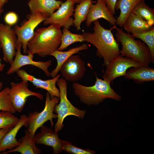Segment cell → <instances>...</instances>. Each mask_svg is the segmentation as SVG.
<instances>
[{
    "label": "cell",
    "instance_id": "6da1fadb",
    "mask_svg": "<svg viewBox=\"0 0 154 154\" xmlns=\"http://www.w3.org/2000/svg\"><path fill=\"white\" fill-rule=\"evenodd\" d=\"M93 33H82L85 41L94 45L97 49L96 55L104 59V65L107 66L116 57L120 54L119 44L114 37L111 30L106 29L98 20L94 21Z\"/></svg>",
    "mask_w": 154,
    "mask_h": 154
},
{
    "label": "cell",
    "instance_id": "7a4b0ae2",
    "mask_svg": "<svg viewBox=\"0 0 154 154\" xmlns=\"http://www.w3.org/2000/svg\"><path fill=\"white\" fill-rule=\"evenodd\" d=\"M61 27L59 25L52 24L47 27L37 29L28 43L27 53L45 57L57 50L61 43Z\"/></svg>",
    "mask_w": 154,
    "mask_h": 154
},
{
    "label": "cell",
    "instance_id": "3957f363",
    "mask_svg": "<svg viewBox=\"0 0 154 154\" xmlns=\"http://www.w3.org/2000/svg\"><path fill=\"white\" fill-rule=\"evenodd\" d=\"M95 74L96 81L92 86H86L76 82L72 84L74 94L82 103L90 106L97 105L108 98L116 101L121 99V97L112 88L110 84Z\"/></svg>",
    "mask_w": 154,
    "mask_h": 154
},
{
    "label": "cell",
    "instance_id": "277c9868",
    "mask_svg": "<svg viewBox=\"0 0 154 154\" xmlns=\"http://www.w3.org/2000/svg\"><path fill=\"white\" fill-rule=\"evenodd\" d=\"M116 40L121 43L122 48L120 50L121 56L130 58L145 66L152 62L149 47L140 40H135L131 34L126 33L116 27Z\"/></svg>",
    "mask_w": 154,
    "mask_h": 154
},
{
    "label": "cell",
    "instance_id": "5b68a950",
    "mask_svg": "<svg viewBox=\"0 0 154 154\" xmlns=\"http://www.w3.org/2000/svg\"><path fill=\"white\" fill-rule=\"evenodd\" d=\"M56 83L59 88L60 97L59 103L56 104L54 110V112L57 115L54 131L58 133L64 126L63 121L66 117L73 115L83 119L86 112L85 110H80L74 106L68 99L67 96V83L65 79L59 78Z\"/></svg>",
    "mask_w": 154,
    "mask_h": 154
},
{
    "label": "cell",
    "instance_id": "8992f818",
    "mask_svg": "<svg viewBox=\"0 0 154 154\" xmlns=\"http://www.w3.org/2000/svg\"><path fill=\"white\" fill-rule=\"evenodd\" d=\"M59 100L60 98L56 97L51 98L50 94L47 92L45 106L43 110L40 112H34L29 114L24 126L27 128L32 137H34L37 130L48 120L50 121L52 128L54 124L53 119H56L57 117V114L54 113V108Z\"/></svg>",
    "mask_w": 154,
    "mask_h": 154
},
{
    "label": "cell",
    "instance_id": "52a82bcc",
    "mask_svg": "<svg viewBox=\"0 0 154 154\" xmlns=\"http://www.w3.org/2000/svg\"><path fill=\"white\" fill-rule=\"evenodd\" d=\"M46 18L40 13L31 14L22 25H16L14 27L13 29L17 37V43L21 44L24 53H27L28 43L33 37L35 29Z\"/></svg>",
    "mask_w": 154,
    "mask_h": 154
},
{
    "label": "cell",
    "instance_id": "ba28073f",
    "mask_svg": "<svg viewBox=\"0 0 154 154\" xmlns=\"http://www.w3.org/2000/svg\"><path fill=\"white\" fill-rule=\"evenodd\" d=\"M142 66H144L132 59L119 54L106 66L102 77L104 80L110 84L116 78L124 76L128 69Z\"/></svg>",
    "mask_w": 154,
    "mask_h": 154
},
{
    "label": "cell",
    "instance_id": "9c48e42d",
    "mask_svg": "<svg viewBox=\"0 0 154 154\" xmlns=\"http://www.w3.org/2000/svg\"><path fill=\"white\" fill-rule=\"evenodd\" d=\"M28 81L25 80L19 83H11L9 94L13 107L15 111L21 112L25 106L27 98L35 96L42 100L43 96L40 93L32 91L28 87Z\"/></svg>",
    "mask_w": 154,
    "mask_h": 154
},
{
    "label": "cell",
    "instance_id": "30bf717a",
    "mask_svg": "<svg viewBox=\"0 0 154 154\" xmlns=\"http://www.w3.org/2000/svg\"><path fill=\"white\" fill-rule=\"evenodd\" d=\"M16 44V51L15 58L6 72L7 75L16 72L24 66L30 65L42 70L47 76H50V72L48 71V68L52 64L51 60L46 61H35L33 60V54L30 53H28L27 55L23 54L21 52V48L22 46L21 44L17 42Z\"/></svg>",
    "mask_w": 154,
    "mask_h": 154
},
{
    "label": "cell",
    "instance_id": "8fae6325",
    "mask_svg": "<svg viewBox=\"0 0 154 154\" xmlns=\"http://www.w3.org/2000/svg\"><path fill=\"white\" fill-rule=\"evenodd\" d=\"M17 37L13 29L7 24H0V42L5 61L11 64L16 53Z\"/></svg>",
    "mask_w": 154,
    "mask_h": 154
},
{
    "label": "cell",
    "instance_id": "7c38bea8",
    "mask_svg": "<svg viewBox=\"0 0 154 154\" xmlns=\"http://www.w3.org/2000/svg\"><path fill=\"white\" fill-rule=\"evenodd\" d=\"M85 63L78 55H72L61 66L60 71L62 77L71 82L83 78L86 72Z\"/></svg>",
    "mask_w": 154,
    "mask_h": 154
},
{
    "label": "cell",
    "instance_id": "4fadbf2b",
    "mask_svg": "<svg viewBox=\"0 0 154 154\" xmlns=\"http://www.w3.org/2000/svg\"><path fill=\"white\" fill-rule=\"evenodd\" d=\"M75 3L73 0H66L62 2L56 12L46 19L44 25L57 24L69 30L74 25V19L71 17L74 11Z\"/></svg>",
    "mask_w": 154,
    "mask_h": 154
},
{
    "label": "cell",
    "instance_id": "5bb4252c",
    "mask_svg": "<svg viewBox=\"0 0 154 154\" xmlns=\"http://www.w3.org/2000/svg\"><path fill=\"white\" fill-rule=\"evenodd\" d=\"M16 73L22 80L31 82L35 86L36 88H40L46 90L50 95L51 98L55 96L60 98V91L56 88V84L61 76L60 74H57L52 79L44 80L30 74L23 69H20Z\"/></svg>",
    "mask_w": 154,
    "mask_h": 154
},
{
    "label": "cell",
    "instance_id": "9a60e30c",
    "mask_svg": "<svg viewBox=\"0 0 154 154\" xmlns=\"http://www.w3.org/2000/svg\"><path fill=\"white\" fill-rule=\"evenodd\" d=\"M40 127V132L35 135L36 144L52 147L54 154L61 153L63 151V140L59 138L58 133L43 125Z\"/></svg>",
    "mask_w": 154,
    "mask_h": 154
},
{
    "label": "cell",
    "instance_id": "2e32d148",
    "mask_svg": "<svg viewBox=\"0 0 154 154\" xmlns=\"http://www.w3.org/2000/svg\"><path fill=\"white\" fill-rule=\"evenodd\" d=\"M100 18L107 21L113 27H116V19L108 8L105 0H97L91 6L86 21V26L89 27L91 23Z\"/></svg>",
    "mask_w": 154,
    "mask_h": 154
},
{
    "label": "cell",
    "instance_id": "e0dca14e",
    "mask_svg": "<svg viewBox=\"0 0 154 154\" xmlns=\"http://www.w3.org/2000/svg\"><path fill=\"white\" fill-rule=\"evenodd\" d=\"M62 3L57 0H29L27 5L31 14L40 13L47 18L58 9Z\"/></svg>",
    "mask_w": 154,
    "mask_h": 154
},
{
    "label": "cell",
    "instance_id": "ac0fdd59",
    "mask_svg": "<svg viewBox=\"0 0 154 154\" xmlns=\"http://www.w3.org/2000/svg\"><path fill=\"white\" fill-rule=\"evenodd\" d=\"M27 117L25 114L21 115L17 124L3 137L0 141V153L7 150L12 149L19 145L20 141L16 137L19 130L24 126Z\"/></svg>",
    "mask_w": 154,
    "mask_h": 154
},
{
    "label": "cell",
    "instance_id": "d6986e66",
    "mask_svg": "<svg viewBox=\"0 0 154 154\" xmlns=\"http://www.w3.org/2000/svg\"><path fill=\"white\" fill-rule=\"evenodd\" d=\"M123 27L124 30L132 35L147 31L154 27L148 21L132 13L128 16Z\"/></svg>",
    "mask_w": 154,
    "mask_h": 154
},
{
    "label": "cell",
    "instance_id": "ffe728a7",
    "mask_svg": "<svg viewBox=\"0 0 154 154\" xmlns=\"http://www.w3.org/2000/svg\"><path fill=\"white\" fill-rule=\"evenodd\" d=\"M19 145L14 148L1 154L18 152L21 154H40L41 150L36 146L34 137H32L27 129L25 131V135L19 140Z\"/></svg>",
    "mask_w": 154,
    "mask_h": 154
},
{
    "label": "cell",
    "instance_id": "44dd1931",
    "mask_svg": "<svg viewBox=\"0 0 154 154\" xmlns=\"http://www.w3.org/2000/svg\"><path fill=\"white\" fill-rule=\"evenodd\" d=\"M124 76L138 84L154 81V68L145 66L131 67Z\"/></svg>",
    "mask_w": 154,
    "mask_h": 154
},
{
    "label": "cell",
    "instance_id": "7402d4cb",
    "mask_svg": "<svg viewBox=\"0 0 154 154\" xmlns=\"http://www.w3.org/2000/svg\"><path fill=\"white\" fill-rule=\"evenodd\" d=\"M88 48V45L84 43L79 46L70 48L67 51L56 50L53 52L50 55L55 57L57 61V64L55 69L50 72V76L52 78L55 77L60 71L62 64L70 56L80 51L87 50Z\"/></svg>",
    "mask_w": 154,
    "mask_h": 154
},
{
    "label": "cell",
    "instance_id": "603a6c76",
    "mask_svg": "<svg viewBox=\"0 0 154 154\" xmlns=\"http://www.w3.org/2000/svg\"><path fill=\"white\" fill-rule=\"evenodd\" d=\"M145 0H118L116 2L115 10H120V14L116 19V25L122 27L128 16L134 7Z\"/></svg>",
    "mask_w": 154,
    "mask_h": 154
},
{
    "label": "cell",
    "instance_id": "cb8c5ba5",
    "mask_svg": "<svg viewBox=\"0 0 154 154\" xmlns=\"http://www.w3.org/2000/svg\"><path fill=\"white\" fill-rule=\"evenodd\" d=\"M96 1L84 0L76 5L73 15L74 18V25L76 28L77 31L81 29V23L86 20L91 6Z\"/></svg>",
    "mask_w": 154,
    "mask_h": 154
},
{
    "label": "cell",
    "instance_id": "d4e9b609",
    "mask_svg": "<svg viewBox=\"0 0 154 154\" xmlns=\"http://www.w3.org/2000/svg\"><path fill=\"white\" fill-rule=\"evenodd\" d=\"M61 43L57 50L62 51L74 43L85 41L84 36L82 34L71 33L67 29L64 28L62 30Z\"/></svg>",
    "mask_w": 154,
    "mask_h": 154
},
{
    "label": "cell",
    "instance_id": "484cf974",
    "mask_svg": "<svg viewBox=\"0 0 154 154\" xmlns=\"http://www.w3.org/2000/svg\"><path fill=\"white\" fill-rule=\"evenodd\" d=\"M131 13L140 16L154 26V10L147 5L145 1L138 3L134 7Z\"/></svg>",
    "mask_w": 154,
    "mask_h": 154
},
{
    "label": "cell",
    "instance_id": "4316f807",
    "mask_svg": "<svg viewBox=\"0 0 154 154\" xmlns=\"http://www.w3.org/2000/svg\"><path fill=\"white\" fill-rule=\"evenodd\" d=\"M134 38L139 39L149 47L151 56L152 63H154V27L147 31L132 35Z\"/></svg>",
    "mask_w": 154,
    "mask_h": 154
},
{
    "label": "cell",
    "instance_id": "83f0119b",
    "mask_svg": "<svg viewBox=\"0 0 154 154\" xmlns=\"http://www.w3.org/2000/svg\"><path fill=\"white\" fill-rule=\"evenodd\" d=\"M8 111H0V129L12 128L18 123L19 119Z\"/></svg>",
    "mask_w": 154,
    "mask_h": 154
},
{
    "label": "cell",
    "instance_id": "f1b7e54d",
    "mask_svg": "<svg viewBox=\"0 0 154 154\" xmlns=\"http://www.w3.org/2000/svg\"><path fill=\"white\" fill-rule=\"evenodd\" d=\"M10 88L6 87L0 91V111H8L13 114L15 112L9 94Z\"/></svg>",
    "mask_w": 154,
    "mask_h": 154
},
{
    "label": "cell",
    "instance_id": "f546056e",
    "mask_svg": "<svg viewBox=\"0 0 154 154\" xmlns=\"http://www.w3.org/2000/svg\"><path fill=\"white\" fill-rule=\"evenodd\" d=\"M63 150L66 153L73 154H94L95 151L89 149H83L73 145L72 143L63 140Z\"/></svg>",
    "mask_w": 154,
    "mask_h": 154
},
{
    "label": "cell",
    "instance_id": "4dcf8cb0",
    "mask_svg": "<svg viewBox=\"0 0 154 154\" xmlns=\"http://www.w3.org/2000/svg\"><path fill=\"white\" fill-rule=\"evenodd\" d=\"M19 19L16 13L13 11L7 13L5 15L4 19L6 24L11 26L16 24Z\"/></svg>",
    "mask_w": 154,
    "mask_h": 154
},
{
    "label": "cell",
    "instance_id": "1f68e13d",
    "mask_svg": "<svg viewBox=\"0 0 154 154\" xmlns=\"http://www.w3.org/2000/svg\"><path fill=\"white\" fill-rule=\"evenodd\" d=\"M108 9L114 15L116 13L115 5L117 0H105Z\"/></svg>",
    "mask_w": 154,
    "mask_h": 154
},
{
    "label": "cell",
    "instance_id": "d6a6232c",
    "mask_svg": "<svg viewBox=\"0 0 154 154\" xmlns=\"http://www.w3.org/2000/svg\"><path fill=\"white\" fill-rule=\"evenodd\" d=\"M12 128H7L0 129V141L4 135Z\"/></svg>",
    "mask_w": 154,
    "mask_h": 154
},
{
    "label": "cell",
    "instance_id": "836d02e7",
    "mask_svg": "<svg viewBox=\"0 0 154 154\" xmlns=\"http://www.w3.org/2000/svg\"><path fill=\"white\" fill-rule=\"evenodd\" d=\"M8 0H0V7L3 8L5 4L7 3Z\"/></svg>",
    "mask_w": 154,
    "mask_h": 154
},
{
    "label": "cell",
    "instance_id": "e575fe53",
    "mask_svg": "<svg viewBox=\"0 0 154 154\" xmlns=\"http://www.w3.org/2000/svg\"><path fill=\"white\" fill-rule=\"evenodd\" d=\"M1 59L0 58V72H2L5 66V64L1 63Z\"/></svg>",
    "mask_w": 154,
    "mask_h": 154
},
{
    "label": "cell",
    "instance_id": "d590c367",
    "mask_svg": "<svg viewBox=\"0 0 154 154\" xmlns=\"http://www.w3.org/2000/svg\"><path fill=\"white\" fill-rule=\"evenodd\" d=\"M75 3L79 4L84 0H73Z\"/></svg>",
    "mask_w": 154,
    "mask_h": 154
},
{
    "label": "cell",
    "instance_id": "8d00e7d4",
    "mask_svg": "<svg viewBox=\"0 0 154 154\" xmlns=\"http://www.w3.org/2000/svg\"><path fill=\"white\" fill-rule=\"evenodd\" d=\"M3 84L2 82H0V91L1 90L3 87Z\"/></svg>",
    "mask_w": 154,
    "mask_h": 154
},
{
    "label": "cell",
    "instance_id": "74e56055",
    "mask_svg": "<svg viewBox=\"0 0 154 154\" xmlns=\"http://www.w3.org/2000/svg\"><path fill=\"white\" fill-rule=\"evenodd\" d=\"M4 9L0 7V16L1 14L4 11Z\"/></svg>",
    "mask_w": 154,
    "mask_h": 154
},
{
    "label": "cell",
    "instance_id": "f35d334b",
    "mask_svg": "<svg viewBox=\"0 0 154 154\" xmlns=\"http://www.w3.org/2000/svg\"><path fill=\"white\" fill-rule=\"evenodd\" d=\"M1 44H0V50L1 49Z\"/></svg>",
    "mask_w": 154,
    "mask_h": 154
}]
</instances>
